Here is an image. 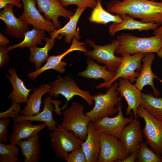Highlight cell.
<instances>
[{"mask_svg": "<svg viewBox=\"0 0 162 162\" xmlns=\"http://www.w3.org/2000/svg\"><path fill=\"white\" fill-rule=\"evenodd\" d=\"M107 11L119 15L126 14L144 22L162 24V2L151 0H112L106 5Z\"/></svg>", "mask_w": 162, "mask_h": 162, "instance_id": "obj_1", "label": "cell"}, {"mask_svg": "<svg viewBox=\"0 0 162 162\" xmlns=\"http://www.w3.org/2000/svg\"><path fill=\"white\" fill-rule=\"evenodd\" d=\"M116 39L119 42V45L115 52L118 55L157 53L162 46V36L159 35L140 38L131 34L123 33L118 35Z\"/></svg>", "mask_w": 162, "mask_h": 162, "instance_id": "obj_2", "label": "cell"}, {"mask_svg": "<svg viewBox=\"0 0 162 162\" xmlns=\"http://www.w3.org/2000/svg\"><path fill=\"white\" fill-rule=\"evenodd\" d=\"M118 82L116 81L108 88L105 93L97 92L92 95L94 106L92 110L85 113L91 122H94L102 118L118 112V108L115 106L120 103L123 98L118 95Z\"/></svg>", "mask_w": 162, "mask_h": 162, "instance_id": "obj_3", "label": "cell"}, {"mask_svg": "<svg viewBox=\"0 0 162 162\" xmlns=\"http://www.w3.org/2000/svg\"><path fill=\"white\" fill-rule=\"evenodd\" d=\"M84 106L73 101L70 106L62 113L63 117L61 125L65 130L73 132L84 141L87 136L88 125L90 119L84 113Z\"/></svg>", "mask_w": 162, "mask_h": 162, "instance_id": "obj_4", "label": "cell"}, {"mask_svg": "<svg viewBox=\"0 0 162 162\" xmlns=\"http://www.w3.org/2000/svg\"><path fill=\"white\" fill-rule=\"evenodd\" d=\"M85 40L93 49L84 52L85 55L93 59L98 63L104 64L108 70L116 72L122 59V56L118 57L115 55L119 45V41L116 39L110 44L99 45L91 39H87Z\"/></svg>", "mask_w": 162, "mask_h": 162, "instance_id": "obj_5", "label": "cell"}, {"mask_svg": "<svg viewBox=\"0 0 162 162\" xmlns=\"http://www.w3.org/2000/svg\"><path fill=\"white\" fill-rule=\"evenodd\" d=\"M48 93L51 97L56 98L61 94L66 98V103L61 109L65 108L70 99L75 96L82 98L90 106L94 104L92 95L88 91L80 89L73 78L69 75L64 77L58 76L57 79L52 83L50 90Z\"/></svg>", "mask_w": 162, "mask_h": 162, "instance_id": "obj_6", "label": "cell"}, {"mask_svg": "<svg viewBox=\"0 0 162 162\" xmlns=\"http://www.w3.org/2000/svg\"><path fill=\"white\" fill-rule=\"evenodd\" d=\"M51 139L50 146L56 157L65 161V156L76 147L81 145L84 141L74 133L64 129L58 124L56 128L49 133Z\"/></svg>", "mask_w": 162, "mask_h": 162, "instance_id": "obj_7", "label": "cell"}, {"mask_svg": "<svg viewBox=\"0 0 162 162\" xmlns=\"http://www.w3.org/2000/svg\"><path fill=\"white\" fill-rule=\"evenodd\" d=\"M136 115L137 118H142L145 121L142 131L146 142L155 152L162 156V120L152 116L141 105Z\"/></svg>", "mask_w": 162, "mask_h": 162, "instance_id": "obj_8", "label": "cell"}, {"mask_svg": "<svg viewBox=\"0 0 162 162\" xmlns=\"http://www.w3.org/2000/svg\"><path fill=\"white\" fill-rule=\"evenodd\" d=\"M145 54L137 53L132 55L125 53L122 55V59L114 77L108 82L100 83L95 86L96 88L99 89L103 88H108L119 78L128 80L132 83H134L140 73L142 65L141 62Z\"/></svg>", "mask_w": 162, "mask_h": 162, "instance_id": "obj_9", "label": "cell"}, {"mask_svg": "<svg viewBox=\"0 0 162 162\" xmlns=\"http://www.w3.org/2000/svg\"><path fill=\"white\" fill-rule=\"evenodd\" d=\"M100 150L98 162H119L128 155L124 144L104 133L99 134Z\"/></svg>", "mask_w": 162, "mask_h": 162, "instance_id": "obj_10", "label": "cell"}, {"mask_svg": "<svg viewBox=\"0 0 162 162\" xmlns=\"http://www.w3.org/2000/svg\"><path fill=\"white\" fill-rule=\"evenodd\" d=\"M118 109L117 115L113 117L106 116L93 122L99 134L104 133L119 140L122 132L125 126L134 119L132 115L124 117L122 111V103L117 105Z\"/></svg>", "mask_w": 162, "mask_h": 162, "instance_id": "obj_11", "label": "cell"}, {"mask_svg": "<svg viewBox=\"0 0 162 162\" xmlns=\"http://www.w3.org/2000/svg\"><path fill=\"white\" fill-rule=\"evenodd\" d=\"M76 50L81 51L84 53L88 51L86 44L80 42L74 38L72 40L71 45L66 51L59 55L49 56L46 63L42 67L28 74L27 76L31 79L34 80L41 73L50 69L54 70L60 74L64 73L66 70L65 67L67 65V63L62 61V59L68 53Z\"/></svg>", "mask_w": 162, "mask_h": 162, "instance_id": "obj_12", "label": "cell"}, {"mask_svg": "<svg viewBox=\"0 0 162 162\" xmlns=\"http://www.w3.org/2000/svg\"><path fill=\"white\" fill-rule=\"evenodd\" d=\"M22 2L23 11L19 19L33 28L49 33L56 30L53 22L46 19L36 8V0H22Z\"/></svg>", "mask_w": 162, "mask_h": 162, "instance_id": "obj_13", "label": "cell"}, {"mask_svg": "<svg viewBox=\"0 0 162 162\" xmlns=\"http://www.w3.org/2000/svg\"><path fill=\"white\" fill-rule=\"evenodd\" d=\"M38 10L43 13L45 18L52 20L56 29H59L61 24L58 20L59 17L70 19L74 14L73 11L65 9L60 0H36Z\"/></svg>", "mask_w": 162, "mask_h": 162, "instance_id": "obj_14", "label": "cell"}, {"mask_svg": "<svg viewBox=\"0 0 162 162\" xmlns=\"http://www.w3.org/2000/svg\"><path fill=\"white\" fill-rule=\"evenodd\" d=\"M14 5L8 4L0 12V19L6 24L5 34L16 38L24 37L28 30L29 25L17 18L14 15Z\"/></svg>", "mask_w": 162, "mask_h": 162, "instance_id": "obj_15", "label": "cell"}, {"mask_svg": "<svg viewBox=\"0 0 162 162\" xmlns=\"http://www.w3.org/2000/svg\"><path fill=\"white\" fill-rule=\"evenodd\" d=\"M118 79L119 82L117 89L120 95L125 98L127 103L125 115L126 116L130 115L132 114V111L134 118H137V110L141 104V91L129 80L122 78Z\"/></svg>", "mask_w": 162, "mask_h": 162, "instance_id": "obj_16", "label": "cell"}, {"mask_svg": "<svg viewBox=\"0 0 162 162\" xmlns=\"http://www.w3.org/2000/svg\"><path fill=\"white\" fill-rule=\"evenodd\" d=\"M142 131L140 129V122L137 118L132 121L123 129L119 140L123 143L128 155L140 147L143 141Z\"/></svg>", "mask_w": 162, "mask_h": 162, "instance_id": "obj_17", "label": "cell"}, {"mask_svg": "<svg viewBox=\"0 0 162 162\" xmlns=\"http://www.w3.org/2000/svg\"><path fill=\"white\" fill-rule=\"evenodd\" d=\"M155 58L153 52H148L142 60V64L140 74L136 80L134 85L141 91L147 85L150 86L153 90V94L158 97L160 95L159 91L156 88L153 83V80L155 78L162 83V80L159 79L152 72V65Z\"/></svg>", "mask_w": 162, "mask_h": 162, "instance_id": "obj_18", "label": "cell"}, {"mask_svg": "<svg viewBox=\"0 0 162 162\" xmlns=\"http://www.w3.org/2000/svg\"><path fill=\"white\" fill-rule=\"evenodd\" d=\"M32 122L27 119L14 122L13 131L9 138L10 144L16 145L20 140L31 138L46 126L44 122L33 124Z\"/></svg>", "mask_w": 162, "mask_h": 162, "instance_id": "obj_19", "label": "cell"}, {"mask_svg": "<svg viewBox=\"0 0 162 162\" xmlns=\"http://www.w3.org/2000/svg\"><path fill=\"white\" fill-rule=\"evenodd\" d=\"M122 19L120 23L112 22L109 26L108 33L111 36H114L118 32L124 30H137L139 32L154 30L159 26L157 23L144 22L137 21L130 16L124 14L120 15Z\"/></svg>", "mask_w": 162, "mask_h": 162, "instance_id": "obj_20", "label": "cell"}, {"mask_svg": "<svg viewBox=\"0 0 162 162\" xmlns=\"http://www.w3.org/2000/svg\"><path fill=\"white\" fill-rule=\"evenodd\" d=\"M87 136L81 144L86 162H98L100 150L99 134L93 123L88 125Z\"/></svg>", "mask_w": 162, "mask_h": 162, "instance_id": "obj_21", "label": "cell"}, {"mask_svg": "<svg viewBox=\"0 0 162 162\" xmlns=\"http://www.w3.org/2000/svg\"><path fill=\"white\" fill-rule=\"evenodd\" d=\"M86 8L77 9L74 15L69 19L68 22L62 28H59L50 33V38H57L60 40L64 36L65 42L69 44L74 38L79 40L81 38L80 35L79 28L76 29V26L78 20L83 12Z\"/></svg>", "mask_w": 162, "mask_h": 162, "instance_id": "obj_22", "label": "cell"}, {"mask_svg": "<svg viewBox=\"0 0 162 162\" xmlns=\"http://www.w3.org/2000/svg\"><path fill=\"white\" fill-rule=\"evenodd\" d=\"M10 75L6 76L11 84L13 90L8 98L11 99L12 103L26 104L29 97V93L33 89H28L23 81L18 76L16 69L10 67L8 70Z\"/></svg>", "mask_w": 162, "mask_h": 162, "instance_id": "obj_23", "label": "cell"}, {"mask_svg": "<svg viewBox=\"0 0 162 162\" xmlns=\"http://www.w3.org/2000/svg\"><path fill=\"white\" fill-rule=\"evenodd\" d=\"M51 97L50 96L45 98L44 100V107L42 111L35 115L29 116H23L21 115L13 118V121L22 120H29L34 121H40L45 123L48 130L52 131L55 130L58 125L57 122L53 117L54 106L51 103Z\"/></svg>", "mask_w": 162, "mask_h": 162, "instance_id": "obj_24", "label": "cell"}, {"mask_svg": "<svg viewBox=\"0 0 162 162\" xmlns=\"http://www.w3.org/2000/svg\"><path fill=\"white\" fill-rule=\"evenodd\" d=\"M16 145L21 150L24 162H38L40 155V144L39 133L31 138L18 141Z\"/></svg>", "mask_w": 162, "mask_h": 162, "instance_id": "obj_25", "label": "cell"}, {"mask_svg": "<svg viewBox=\"0 0 162 162\" xmlns=\"http://www.w3.org/2000/svg\"><path fill=\"white\" fill-rule=\"evenodd\" d=\"M87 64L86 69L78 73V76L88 79L104 80L103 83H106L110 81L115 77L116 72L108 70L106 67L99 65L93 59L87 57L86 60Z\"/></svg>", "mask_w": 162, "mask_h": 162, "instance_id": "obj_26", "label": "cell"}, {"mask_svg": "<svg viewBox=\"0 0 162 162\" xmlns=\"http://www.w3.org/2000/svg\"><path fill=\"white\" fill-rule=\"evenodd\" d=\"M51 86L48 84L41 86L32 91L28 98L27 104L20 113L23 116H32L38 114L40 110L42 96L50 92Z\"/></svg>", "mask_w": 162, "mask_h": 162, "instance_id": "obj_27", "label": "cell"}, {"mask_svg": "<svg viewBox=\"0 0 162 162\" xmlns=\"http://www.w3.org/2000/svg\"><path fill=\"white\" fill-rule=\"evenodd\" d=\"M44 39L46 44L44 47L40 48L34 46L29 48L30 54L29 60L30 62L35 64L36 70L41 68L42 64L47 61L49 56L48 52L56 42L55 39L53 38L45 37Z\"/></svg>", "mask_w": 162, "mask_h": 162, "instance_id": "obj_28", "label": "cell"}, {"mask_svg": "<svg viewBox=\"0 0 162 162\" xmlns=\"http://www.w3.org/2000/svg\"><path fill=\"white\" fill-rule=\"evenodd\" d=\"M141 105L154 118L162 120V98H157L152 93L141 92Z\"/></svg>", "mask_w": 162, "mask_h": 162, "instance_id": "obj_29", "label": "cell"}, {"mask_svg": "<svg viewBox=\"0 0 162 162\" xmlns=\"http://www.w3.org/2000/svg\"><path fill=\"white\" fill-rule=\"evenodd\" d=\"M93 9L88 18L91 22L106 24L110 22L120 23L122 20L120 15H113L105 10L101 2H97L96 5Z\"/></svg>", "mask_w": 162, "mask_h": 162, "instance_id": "obj_30", "label": "cell"}, {"mask_svg": "<svg viewBox=\"0 0 162 162\" xmlns=\"http://www.w3.org/2000/svg\"><path fill=\"white\" fill-rule=\"evenodd\" d=\"M45 31L35 28L28 30L25 34L22 41L17 44L8 46L9 51L18 47L23 49L25 47L30 48L37 44L41 45L42 41L45 38Z\"/></svg>", "mask_w": 162, "mask_h": 162, "instance_id": "obj_31", "label": "cell"}, {"mask_svg": "<svg viewBox=\"0 0 162 162\" xmlns=\"http://www.w3.org/2000/svg\"><path fill=\"white\" fill-rule=\"evenodd\" d=\"M16 145L0 142V162H20V149Z\"/></svg>", "mask_w": 162, "mask_h": 162, "instance_id": "obj_32", "label": "cell"}, {"mask_svg": "<svg viewBox=\"0 0 162 162\" xmlns=\"http://www.w3.org/2000/svg\"><path fill=\"white\" fill-rule=\"evenodd\" d=\"M146 142L140 145V149L136 162H162V156L157 154L149 148Z\"/></svg>", "mask_w": 162, "mask_h": 162, "instance_id": "obj_33", "label": "cell"}, {"mask_svg": "<svg viewBox=\"0 0 162 162\" xmlns=\"http://www.w3.org/2000/svg\"><path fill=\"white\" fill-rule=\"evenodd\" d=\"M70 152L68 153L65 156V161L67 162H86L81 145L75 148Z\"/></svg>", "mask_w": 162, "mask_h": 162, "instance_id": "obj_34", "label": "cell"}, {"mask_svg": "<svg viewBox=\"0 0 162 162\" xmlns=\"http://www.w3.org/2000/svg\"><path fill=\"white\" fill-rule=\"evenodd\" d=\"M62 5L66 7L71 4L76 5L78 8L93 9L96 5V0H60Z\"/></svg>", "mask_w": 162, "mask_h": 162, "instance_id": "obj_35", "label": "cell"}, {"mask_svg": "<svg viewBox=\"0 0 162 162\" xmlns=\"http://www.w3.org/2000/svg\"><path fill=\"white\" fill-rule=\"evenodd\" d=\"M10 122V119L8 117L0 118V142H7L9 133L8 126Z\"/></svg>", "mask_w": 162, "mask_h": 162, "instance_id": "obj_36", "label": "cell"}, {"mask_svg": "<svg viewBox=\"0 0 162 162\" xmlns=\"http://www.w3.org/2000/svg\"><path fill=\"white\" fill-rule=\"evenodd\" d=\"M20 104L12 103L10 107L6 111L0 113V118L11 117L13 118L17 117L21 111Z\"/></svg>", "mask_w": 162, "mask_h": 162, "instance_id": "obj_37", "label": "cell"}, {"mask_svg": "<svg viewBox=\"0 0 162 162\" xmlns=\"http://www.w3.org/2000/svg\"><path fill=\"white\" fill-rule=\"evenodd\" d=\"M9 50L8 45L0 46V68L5 65L10 60L8 53Z\"/></svg>", "mask_w": 162, "mask_h": 162, "instance_id": "obj_38", "label": "cell"}, {"mask_svg": "<svg viewBox=\"0 0 162 162\" xmlns=\"http://www.w3.org/2000/svg\"><path fill=\"white\" fill-rule=\"evenodd\" d=\"M22 0H0V9H2L8 4H12L20 8L23 4L21 3Z\"/></svg>", "mask_w": 162, "mask_h": 162, "instance_id": "obj_39", "label": "cell"}, {"mask_svg": "<svg viewBox=\"0 0 162 162\" xmlns=\"http://www.w3.org/2000/svg\"><path fill=\"white\" fill-rule=\"evenodd\" d=\"M140 147L137 148L125 159L119 161V162H134L138 156Z\"/></svg>", "mask_w": 162, "mask_h": 162, "instance_id": "obj_40", "label": "cell"}, {"mask_svg": "<svg viewBox=\"0 0 162 162\" xmlns=\"http://www.w3.org/2000/svg\"><path fill=\"white\" fill-rule=\"evenodd\" d=\"M9 42L10 41L7 38L3 35L1 33H0V46L7 45Z\"/></svg>", "mask_w": 162, "mask_h": 162, "instance_id": "obj_41", "label": "cell"}, {"mask_svg": "<svg viewBox=\"0 0 162 162\" xmlns=\"http://www.w3.org/2000/svg\"><path fill=\"white\" fill-rule=\"evenodd\" d=\"M153 33L154 35L162 36V24L158 28L154 30Z\"/></svg>", "mask_w": 162, "mask_h": 162, "instance_id": "obj_42", "label": "cell"}, {"mask_svg": "<svg viewBox=\"0 0 162 162\" xmlns=\"http://www.w3.org/2000/svg\"><path fill=\"white\" fill-rule=\"evenodd\" d=\"M157 54L159 57L162 58V46L157 52Z\"/></svg>", "mask_w": 162, "mask_h": 162, "instance_id": "obj_43", "label": "cell"}, {"mask_svg": "<svg viewBox=\"0 0 162 162\" xmlns=\"http://www.w3.org/2000/svg\"><path fill=\"white\" fill-rule=\"evenodd\" d=\"M97 2H101V0H96Z\"/></svg>", "mask_w": 162, "mask_h": 162, "instance_id": "obj_44", "label": "cell"}, {"mask_svg": "<svg viewBox=\"0 0 162 162\" xmlns=\"http://www.w3.org/2000/svg\"><path fill=\"white\" fill-rule=\"evenodd\" d=\"M151 0L154 1H157V0H160L161 2H162V0Z\"/></svg>", "mask_w": 162, "mask_h": 162, "instance_id": "obj_45", "label": "cell"}, {"mask_svg": "<svg viewBox=\"0 0 162 162\" xmlns=\"http://www.w3.org/2000/svg\"></svg>", "mask_w": 162, "mask_h": 162, "instance_id": "obj_46", "label": "cell"}]
</instances>
